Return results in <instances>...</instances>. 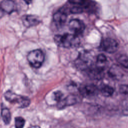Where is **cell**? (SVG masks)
I'll use <instances>...</instances> for the list:
<instances>
[{"label": "cell", "mask_w": 128, "mask_h": 128, "mask_svg": "<svg viewBox=\"0 0 128 128\" xmlns=\"http://www.w3.org/2000/svg\"><path fill=\"white\" fill-rule=\"evenodd\" d=\"M56 44L60 47L64 48H72L76 47L80 44L78 36L74 34H64L56 35L54 37Z\"/></svg>", "instance_id": "6da1fadb"}, {"label": "cell", "mask_w": 128, "mask_h": 128, "mask_svg": "<svg viewBox=\"0 0 128 128\" xmlns=\"http://www.w3.org/2000/svg\"><path fill=\"white\" fill-rule=\"evenodd\" d=\"M4 96L6 100L12 104H17L20 108H26L30 103V100L28 98L18 94L10 90L6 92Z\"/></svg>", "instance_id": "7a4b0ae2"}, {"label": "cell", "mask_w": 128, "mask_h": 128, "mask_svg": "<svg viewBox=\"0 0 128 128\" xmlns=\"http://www.w3.org/2000/svg\"><path fill=\"white\" fill-rule=\"evenodd\" d=\"M27 59L32 66L39 68L44 62V56L42 50L37 49L30 51L28 54Z\"/></svg>", "instance_id": "3957f363"}, {"label": "cell", "mask_w": 128, "mask_h": 128, "mask_svg": "<svg viewBox=\"0 0 128 128\" xmlns=\"http://www.w3.org/2000/svg\"><path fill=\"white\" fill-rule=\"evenodd\" d=\"M76 66L81 70H84L88 69L92 64L91 58L90 54L86 52H83L80 54L78 56L75 62Z\"/></svg>", "instance_id": "277c9868"}, {"label": "cell", "mask_w": 128, "mask_h": 128, "mask_svg": "<svg viewBox=\"0 0 128 128\" xmlns=\"http://www.w3.org/2000/svg\"><path fill=\"white\" fill-rule=\"evenodd\" d=\"M100 47L104 52L112 54L117 50L118 44L115 40L112 38H106L102 42Z\"/></svg>", "instance_id": "5b68a950"}, {"label": "cell", "mask_w": 128, "mask_h": 128, "mask_svg": "<svg viewBox=\"0 0 128 128\" xmlns=\"http://www.w3.org/2000/svg\"><path fill=\"white\" fill-rule=\"evenodd\" d=\"M68 28L71 32L77 36L84 32L85 29L84 23L78 19H73L70 20L68 24Z\"/></svg>", "instance_id": "8992f818"}, {"label": "cell", "mask_w": 128, "mask_h": 128, "mask_svg": "<svg viewBox=\"0 0 128 128\" xmlns=\"http://www.w3.org/2000/svg\"><path fill=\"white\" fill-rule=\"evenodd\" d=\"M22 22L25 26L30 28L40 23V20L35 15L28 14L22 17Z\"/></svg>", "instance_id": "52a82bcc"}, {"label": "cell", "mask_w": 128, "mask_h": 128, "mask_svg": "<svg viewBox=\"0 0 128 128\" xmlns=\"http://www.w3.org/2000/svg\"><path fill=\"white\" fill-rule=\"evenodd\" d=\"M80 94L84 97H89L94 96L98 93L97 87L93 84L84 86L80 88Z\"/></svg>", "instance_id": "ba28073f"}, {"label": "cell", "mask_w": 128, "mask_h": 128, "mask_svg": "<svg viewBox=\"0 0 128 128\" xmlns=\"http://www.w3.org/2000/svg\"><path fill=\"white\" fill-rule=\"evenodd\" d=\"M77 102L78 98L76 96L73 94L68 95L58 102V106L59 108H63L66 106L74 104Z\"/></svg>", "instance_id": "9c48e42d"}, {"label": "cell", "mask_w": 128, "mask_h": 128, "mask_svg": "<svg viewBox=\"0 0 128 128\" xmlns=\"http://www.w3.org/2000/svg\"><path fill=\"white\" fill-rule=\"evenodd\" d=\"M0 10L7 14H10L16 10V5L12 0H2L0 4Z\"/></svg>", "instance_id": "30bf717a"}, {"label": "cell", "mask_w": 128, "mask_h": 128, "mask_svg": "<svg viewBox=\"0 0 128 128\" xmlns=\"http://www.w3.org/2000/svg\"><path fill=\"white\" fill-rule=\"evenodd\" d=\"M67 14L64 10H59L53 16V21L57 26H62L66 22Z\"/></svg>", "instance_id": "8fae6325"}, {"label": "cell", "mask_w": 128, "mask_h": 128, "mask_svg": "<svg viewBox=\"0 0 128 128\" xmlns=\"http://www.w3.org/2000/svg\"><path fill=\"white\" fill-rule=\"evenodd\" d=\"M108 74L110 76L116 79L120 78L122 76V70L118 65L114 64L111 66L108 71Z\"/></svg>", "instance_id": "7c38bea8"}, {"label": "cell", "mask_w": 128, "mask_h": 128, "mask_svg": "<svg viewBox=\"0 0 128 128\" xmlns=\"http://www.w3.org/2000/svg\"><path fill=\"white\" fill-rule=\"evenodd\" d=\"M104 70L98 68H90L88 72V76L96 80H100L104 76Z\"/></svg>", "instance_id": "4fadbf2b"}, {"label": "cell", "mask_w": 128, "mask_h": 128, "mask_svg": "<svg viewBox=\"0 0 128 128\" xmlns=\"http://www.w3.org/2000/svg\"><path fill=\"white\" fill-rule=\"evenodd\" d=\"M106 62L107 59L106 56L102 54H99L96 58V66L100 69L104 70Z\"/></svg>", "instance_id": "5bb4252c"}, {"label": "cell", "mask_w": 128, "mask_h": 128, "mask_svg": "<svg viewBox=\"0 0 128 128\" xmlns=\"http://www.w3.org/2000/svg\"><path fill=\"white\" fill-rule=\"evenodd\" d=\"M1 116L5 124H9L11 120V114L10 110L8 108H2L1 110Z\"/></svg>", "instance_id": "9a60e30c"}, {"label": "cell", "mask_w": 128, "mask_h": 128, "mask_svg": "<svg viewBox=\"0 0 128 128\" xmlns=\"http://www.w3.org/2000/svg\"><path fill=\"white\" fill-rule=\"evenodd\" d=\"M100 92L104 96H110L113 94L114 92V89L112 86L106 85L101 88Z\"/></svg>", "instance_id": "2e32d148"}, {"label": "cell", "mask_w": 128, "mask_h": 128, "mask_svg": "<svg viewBox=\"0 0 128 128\" xmlns=\"http://www.w3.org/2000/svg\"><path fill=\"white\" fill-rule=\"evenodd\" d=\"M116 60L122 66L125 68H128V58L126 55L122 54L119 55L117 58Z\"/></svg>", "instance_id": "e0dca14e"}, {"label": "cell", "mask_w": 128, "mask_h": 128, "mask_svg": "<svg viewBox=\"0 0 128 128\" xmlns=\"http://www.w3.org/2000/svg\"><path fill=\"white\" fill-rule=\"evenodd\" d=\"M25 120L21 116H17L15 118L16 128H23L24 126Z\"/></svg>", "instance_id": "ac0fdd59"}, {"label": "cell", "mask_w": 128, "mask_h": 128, "mask_svg": "<svg viewBox=\"0 0 128 128\" xmlns=\"http://www.w3.org/2000/svg\"><path fill=\"white\" fill-rule=\"evenodd\" d=\"M86 1L87 0H68V2L70 4H72L73 6H81L82 8V9Z\"/></svg>", "instance_id": "d6986e66"}, {"label": "cell", "mask_w": 128, "mask_h": 128, "mask_svg": "<svg viewBox=\"0 0 128 128\" xmlns=\"http://www.w3.org/2000/svg\"><path fill=\"white\" fill-rule=\"evenodd\" d=\"M70 12L71 14H78L84 12V10L81 6H73L70 9Z\"/></svg>", "instance_id": "ffe728a7"}, {"label": "cell", "mask_w": 128, "mask_h": 128, "mask_svg": "<svg viewBox=\"0 0 128 128\" xmlns=\"http://www.w3.org/2000/svg\"><path fill=\"white\" fill-rule=\"evenodd\" d=\"M54 96L55 100H56L58 102H59L61 100L62 96V94L61 92L57 91L54 93Z\"/></svg>", "instance_id": "44dd1931"}, {"label": "cell", "mask_w": 128, "mask_h": 128, "mask_svg": "<svg viewBox=\"0 0 128 128\" xmlns=\"http://www.w3.org/2000/svg\"><path fill=\"white\" fill-rule=\"evenodd\" d=\"M120 92L122 94H128V86L125 84L121 85L119 88Z\"/></svg>", "instance_id": "7402d4cb"}, {"label": "cell", "mask_w": 128, "mask_h": 128, "mask_svg": "<svg viewBox=\"0 0 128 128\" xmlns=\"http://www.w3.org/2000/svg\"><path fill=\"white\" fill-rule=\"evenodd\" d=\"M25 2H26V4H30L31 3V2H32V0H24Z\"/></svg>", "instance_id": "603a6c76"}, {"label": "cell", "mask_w": 128, "mask_h": 128, "mask_svg": "<svg viewBox=\"0 0 128 128\" xmlns=\"http://www.w3.org/2000/svg\"><path fill=\"white\" fill-rule=\"evenodd\" d=\"M28 128H40L38 126H32L29 127Z\"/></svg>", "instance_id": "cb8c5ba5"}, {"label": "cell", "mask_w": 128, "mask_h": 128, "mask_svg": "<svg viewBox=\"0 0 128 128\" xmlns=\"http://www.w3.org/2000/svg\"><path fill=\"white\" fill-rule=\"evenodd\" d=\"M2 11L1 10H0V18H1L2 17Z\"/></svg>", "instance_id": "d4e9b609"}]
</instances>
